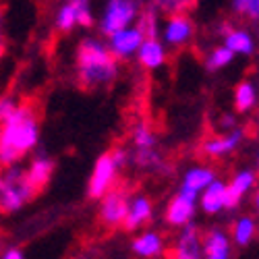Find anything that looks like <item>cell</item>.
Returning <instances> with one entry per match:
<instances>
[{
    "instance_id": "11",
    "label": "cell",
    "mask_w": 259,
    "mask_h": 259,
    "mask_svg": "<svg viewBox=\"0 0 259 259\" xmlns=\"http://www.w3.org/2000/svg\"><path fill=\"white\" fill-rule=\"evenodd\" d=\"M195 211H197V197L179 191L166 207V222L172 228H181L195 218Z\"/></svg>"
},
{
    "instance_id": "30",
    "label": "cell",
    "mask_w": 259,
    "mask_h": 259,
    "mask_svg": "<svg viewBox=\"0 0 259 259\" xmlns=\"http://www.w3.org/2000/svg\"><path fill=\"white\" fill-rule=\"evenodd\" d=\"M0 259H25V253L19 247H9V249H5L3 255H0Z\"/></svg>"
},
{
    "instance_id": "16",
    "label": "cell",
    "mask_w": 259,
    "mask_h": 259,
    "mask_svg": "<svg viewBox=\"0 0 259 259\" xmlns=\"http://www.w3.org/2000/svg\"><path fill=\"white\" fill-rule=\"evenodd\" d=\"M172 259H203V255H201V232L193 222L181 226V234L177 239L175 251H172Z\"/></svg>"
},
{
    "instance_id": "1",
    "label": "cell",
    "mask_w": 259,
    "mask_h": 259,
    "mask_svg": "<svg viewBox=\"0 0 259 259\" xmlns=\"http://www.w3.org/2000/svg\"><path fill=\"white\" fill-rule=\"evenodd\" d=\"M39 141V120L33 106H17L0 122V166L7 168L27 156Z\"/></svg>"
},
{
    "instance_id": "22",
    "label": "cell",
    "mask_w": 259,
    "mask_h": 259,
    "mask_svg": "<svg viewBox=\"0 0 259 259\" xmlns=\"http://www.w3.org/2000/svg\"><path fill=\"white\" fill-rule=\"evenodd\" d=\"M224 33V46L232 54H241V56H253L255 54V37L247 29H222Z\"/></svg>"
},
{
    "instance_id": "24",
    "label": "cell",
    "mask_w": 259,
    "mask_h": 259,
    "mask_svg": "<svg viewBox=\"0 0 259 259\" xmlns=\"http://www.w3.org/2000/svg\"><path fill=\"white\" fill-rule=\"evenodd\" d=\"M255 232H257V222H255L253 215H241L232 226L230 241L236 247H249L255 239Z\"/></svg>"
},
{
    "instance_id": "7",
    "label": "cell",
    "mask_w": 259,
    "mask_h": 259,
    "mask_svg": "<svg viewBox=\"0 0 259 259\" xmlns=\"http://www.w3.org/2000/svg\"><path fill=\"white\" fill-rule=\"evenodd\" d=\"M118 172H120V168L112 160V154L110 152L102 154L96 160V164H94L92 177H90V183H88V195L92 199H100L104 193L114 189V183L118 179Z\"/></svg>"
},
{
    "instance_id": "17",
    "label": "cell",
    "mask_w": 259,
    "mask_h": 259,
    "mask_svg": "<svg viewBox=\"0 0 259 259\" xmlns=\"http://www.w3.org/2000/svg\"><path fill=\"white\" fill-rule=\"evenodd\" d=\"M135 56H137V60H139V64L143 69L156 71V69H162L166 64L168 54H166V46L160 41V37H143Z\"/></svg>"
},
{
    "instance_id": "25",
    "label": "cell",
    "mask_w": 259,
    "mask_h": 259,
    "mask_svg": "<svg viewBox=\"0 0 259 259\" xmlns=\"http://www.w3.org/2000/svg\"><path fill=\"white\" fill-rule=\"evenodd\" d=\"M135 21H137V29L143 33V37H160V25H158L160 13L149 3H145L141 7Z\"/></svg>"
},
{
    "instance_id": "6",
    "label": "cell",
    "mask_w": 259,
    "mask_h": 259,
    "mask_svg": "<svg viewBox=\"0 0 259 259\" xmlns=\"http://www.w3.org/2000/svg\"><path fill=\"white\" fill-rule=\"evenodd\" d=\"M94 25V13H92V0H62L56 17L54 27L60 33H71L75 27H92Z\"/></svg>"
},
{
    "instance_id": "32",
    "label": "cell",
    "mask_w": 259,
    "mask_h": 259,
    "mask_svg": "<svg viewBox=\"0 0 259 259\" xmlns=\"http://www.w3.org/2000/svg\"><path fill=\"white\" fill-rule=\"evenodd\" d=\"M232 126H236V118L232 114H224L222 116V128H232Z\"/></svg>"
},
{
    "instance_id": "2",
    "label": "cell",
    "mask_w": 259,
    "mask_h": 259,
    "mask_svg": "<svg viewBox=\"0 0 259 259\" xmlns=\"http://www.w3.org/2000/svg\"><path fill=\"white\" fill-rule=\"evenodd\" d=\"M77 79L85 90L112 85L120 73L118 58L110 52L108 44L96 37H83L75 52Z\"/></svg>"
},
{
    "instance_id": "19",
    "label": "cell",
    "mask_w": 259,
    "mask_h": 259,
    "mask_svg": "<svg viewBox=\"0 0 259 259\" xmlns=\"http://www.w3.org/2000/svg\"><path fill=\"white\" fill-rule=\"evenodd\" d=\"M131 251L141 257V259H154L160 257L164 253V239L158 230H143L139 232L133 243H131Z\"/></svg>"
},
{
    "instance_id": "14",
    "label": "cell",
    "mask_w": 259,
    "mask_h": 259,
    "mask_svg": "<svg viewBox=\"0 0 259 259\" xmlns=\"http://www.w3.org/2000/svg\"><path fill=\"white\" fill-rule=\"evenodd\" d=\"M154 218V203L147 195H135V197H128L126 203V213H124V220H122V228L133 232L141 226H145L147 222H152Z\"/></svg>"
},
{
    "instance_id": "13",
    "label": "cell",
    "mask_w": 259,
    "mask_h": 259,
    "mask_svg": "<svg viewBox=\"0 0 259 259\" xmlns=\"http://www.w3.org/2000/svg\"><path fill=\"white\" fill-rule=\"evenodd\" d=\"M203 259H232V241L224 228H209L201 234Z\"/></svg>"
},
{
    "instance_id": "26",
    "label": "cell",
    "mask_w": 259,
    "mask_h": 259,
    "mask_svg": "<svg viewBox=\"0 0 259 259\" xmlns=\"http://www.w3.org/2000/svg\"><path fill=\"white\" fill-rule=\"evenodd\" d=\"M234 56H236V54H232L226 46H218V48H213V50L207 54V58H205V69H207L209 73L222 71V69H226L228 64L234 60Z\"/></svg>"
},
{
    "instance_id": "5",
    "label": "cell",
    "mask_w": 259,
    "mask_h": 259,
    "mask_svg": "<svg viewBox=\"0 0 259 259\" xmlns=\"http://www.w3.org/2000/svg\"><path fill=\"white\" fill-rule=\"evenodd\" d=\"M141 7V0H106L104 13L100 17V31L108 37L122 27L133 25Z\"/></svg>"
},
{
    "instance_id": "21",
    "label": "cell",
    "mask_w": 259,
    "mask_h": 259,
    "mask_svg": "<svg viewBox=\"0 0 259 259\" xmlns=\"http://www.w3.org/2000/svg\"><path fill=\"white\" fill-rule=\"evenodd\" d=\"M52 172H54V162H52V158L46 156V154L35 156V158L29 162V166L25 168V175H27V179H29V183L33 185L35 191H41V189H44V187L50 183Z\"/></svg>"
},
{
    "instance_id": "31",
    "label": "cell",
    "mask_w": 259,
    "mask_h": 259,
    "mask_svg": "<svg viewBox=\"0 0 259 259\" xmlns=\"http://www.w3.org/2000/svg\"><path fill=\"white\" fill-rule=\"evenodd\" d=\"M7 48V33H5V19H3V9H0V58Z\"/></svg>"
},
{
    "instance_id": "27",
    "label": "cell",
    "mask_w": 259,
    "mask_h": 259,
    "mask_svg": "<svg viewBox=\"0 0 259 259\" xmlns=\"http://www.w3.org/2000/svg\"><path fill=\"white\" fill-rule=\"evenodd\" d=\"M160 15H175V13H187L195 7V0H147Z\"/></svg>"
},
{
    "instance_id": "3",
    "label": "cell",
    "mask_w": 259,
    "mask_h": 259,
    "mask_svg": "<svg viewBox=\"0 0 259 259\" xmlns=\"http://www.w3.org/2000/svg\"><path fill=\"white\" fill-rule=\"evenodd\" d=\"M35 193L37 191L29 183L23 168L13 164L0 170V211L3 213L19 211L35 197Z\"/></svg>"
},
{
    "instance_id": "18",
    "label": "cell",
    "mask_w": 259,
    "mask_h": 259,
    "mask_svg": "<svg viewBox=\"0 0 259 259\" xmlns=\"http://www.w3.org/2000/svg\"><path fill=\"white\" fill-rule=\"evenodd\" d=\"M215 179V172L213 168L209 166H191L185 175H183V181H181V189L183 193H189L193 197H199V193Z\"/></svg>"
},
{
    "instance_id": "4",
    "label": "cell",
    "mask_w": 259,
    "mask_h": 259,
    "mask_svg": "<svg viewBox=\"0 0 259 259\" xmlns=\"http://www.w3.org/2000/svg\"><path fill=\"white\" fill-rule=\"evenodd\" d=\"M131 141H133V147H135V152L131 154V160L139 168L152 170V172H162L166 168L164 156L158 149V137L147 122H137L133 126Z\"/></svg>"
},
{
    "instance_id": "10",
    "label": "cell",
    "mask_w": 259,
    "mask_h": 259,
    "mask_svg": "<svg viewBox=\"0 0 259 259\" xmlns=\"http://www.w3.org/2000/svg\"><path fill=\"white\" fill-rule=\"evenodd\" d=\"M141 41H143V33L137 29V25H128L108 35V48L118 60H126L135 56Z\"/></svg>"
},
{
    "instance_id": "9",
    "label": "cell",
    "mask_w": 259,
    "mask_h": 259,
    "mask_svg": "<svg viewBox=\"0 0 259 259\" xmlns=\"http://www.w3.org/2000/svg\"><path fill=\"white\" fill-rule=\"evenodd\" d=\"M128 195L120 189H110L100 197V220L108 228L122 226L124 213H126Z\"/></svg>"
},
{
    "instance_id": "20",
    "label": "cell",
    "mask_w": 259,
    "mask_h": 259,
    "mask_svg": "<svg viewBox=\"0 0 259 259\" xmlns=\"http://www.w3.org/2000/svg\"><path fill=\"white\" fill-rule=\"evenodd\" d=\"M199 205L207 215H215L226 209V183L213 179L201 193H199Z\"/></svg>"
},
{
    "instance_id": "15",
    "label": "cell",
    "mask_w": 259,
    "mask_h": 259,
    "mask_svg": "<svg viewBox=\"0 0 259 259\" xmlns=\"http://www.w3.org/2000/svg\"><path fill=\"white\" fill-rule=\"evenodd\" d=\"M245 141V131L239 126L228 128V133L220 135V137H211L201 145V152L207 158H224L230 152H236L241 147V143Z\"/></svg>"
},
{
    "instance_id": "33",
    "label": "cell",
    "mask_w": 259,
    "mask_h": 259,
    "mask_svg": "<svg viewBox=\"0 0 259 259\" xmlns=\"http://www.w3.org/2000/svg\"><path fill=\"white\" fill-rule=\"evenodd\" d=\"M0 241H3V239H0Z\"/></svg>"
},
{
    "instance_id": "12",
    "label": "cell",
    "mask_w": 259,
    "mask_h": 259,
    "mask_svg": "<svg viewBox=\"0 0 259 259\" xmlns=\"http://www.w3.org/2000/svg\"><path fill=\"white\" fill-rule=\"evenodd\" d=\"M255 183H257V175L253 168H241L236 172L230 179V183H226V209L239 207L245 195H249L255 189Z\"/></svg>"
},
{
    "instance_id": "29",
    "label": "cell",
    "mask_w": 259,
    "mask_h": 259,
    "mask_svg": "<svg viewBox=\"0 0 259 259\" xmlns=\"http://www.w3.org/2000/svg\"><path fill=\"white\" fill-rule=\"evenodd\" d=\"M19 104H17V100L13 96H0V122H5L13 114V110Z\"/></svg>"
},
{
    "instance_id": "23",
    "label": "cell",
    "mask_w": 259,
    "mask_h": 259,
    "mask_svg": "<svg viewBox=\"0 0 259 259\" xmlns=\"http://www.w3.org/2000/svg\"><path fill=\"white\" fill-rule=\"evenodd\" d=\"M257 106V85L251 79H245L234 90V110L239 114H247Z\"/></svg>"
},
{
    "instance_id": "28",
    "label": "cell",
    "mask_w": 259,
    "mask_h": 259,
    "mask_svg": "<svg viewBox=\"0 0 259 259\" xmlns=\"http://www.w3.org/2000/svg\"><path fill=\"white\" fill-rule=\"evenodd\" d=\"M230 7L239 17H247L253 23L259 19V0H230Z\"/></svg>"
},
{
    "instance_id": "8",
    "label": "cell",
    "mask_w": 259,
    "mask_h": 259,
    "mask_svg": "<svg viewBox=\"0 0 259 259\" xmlns=\"http://www.w3.org/2000/svg\"><path fill=\"white\" fill-rule=\"evenodd\" d=\"M195 35V23L187 13L168 15L164 27L160 29V41L170 48H183Z\"/></svg>"
}]
</instances>
